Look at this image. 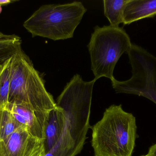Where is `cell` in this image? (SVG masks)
Returning <instances> with one entry per match:
<instances>
[{
  "label": "cell",
  "mask_w": 156,
  "mask_h": 156,
  "mask_svg": "<svg viewBox=\"0 0 156 156\" xmlns=\"http://www.w3.org/2000/svg\"><path fill=\"white\" fill-rule=\"evenodd\" d=\"M96 81H84L76 74L66 85L56 102L66 115L65 129L55 146L44 156H76L80 153L90 127L93 89Z\"/></svg>",
  "instance_id": "1"
},
{
  "label": "cell",
  "mask_w": 156,
  "mask_h": 156,
  "mask_svg": "<svg viewBox=\"0 0 156 156\" xmlns=\"http://www.w3.org/2000/svg\"><path fill=\"white\" fill-rule=\"evenodd\" d=\"M92 130L94 156H132L135 146L136 121L122 105L114 104L107 108Z\"/></svg>",
  "instance_id": "2"
},
{
  "label": "cell",
  "mask_w": 156,
  "mask_h": 156,
  "mask_svg": "<svg viewBox=\"0 0 156 156\" xmlns=\"http://www.w3.org/2000/svg\"><path fill=\"white\" fill-rule=\"evenodd\" d=\"M45 82L42 74L34 68L21 48L12 57L8 103L37 113H49L57 105Z\"/></svg>",
  "instance_id": "3"
},
{
  "label": "cell",
  "mask_w": 156,
  "mask_h": 156,
  "mask_svg": "<svg viewBox=\"0 0 156 156\" xmlns=\"http://www.w3.org/2000/svg\"><path fill=\"white\" fill-rule=\"evenodd\" d=\"M86 9L81 2L45 5L23 24L33 37L47 38L54 41L72 38Z\"/></svg>",
  "instance_id": "4"
},
{
  "label": "cell",
  "mask_w": 156,
  "mask_h": 156,
  "mask_svg": "<svg viewBox=\"0 0 156 156\" xmlns=\"http://www.w3.org/2000/svg\"><path fill=\"white\" fill-rule=\"evenodd\" d=\"M130 37L122 27L97 26L88 45L94 79H114L113 71L121 56L132 46Z\"/></svg>",
  "instance_id": "5"
},
{
  "label": "cell",
  "mask_w": 156,
  "mask_h": 156,
  "mask_svg": "<svg viewBox=\"0 0 156 156\" xmlns=\"http://www.w3.org/2000/svg\"><path fill=\"white\" fill-rule=\"evenodd\" d=\"M44 141L34 137L27 127L0 140V156H44Z\"/></svg>",
  "instance_id": "6"
},
{
  "label": "cell",
  "mask_w": 156,
  "mask_h": 156,
  "mask_svg": "<svg viewBox=\"0 0 156 156\" xmlns=\"http://www.w3.org/2000/svg\"><path fill=\"white\" fill-rule=\"evenodd\" d=\"M8 110L19 122L26 126L28 132L34 137L44 141L46 127L49 113H41L16 104L8 103Z\"/></svg>",
  "instance_id": "7"
},
{
  "label": "cell",
  "mask_w": 156,
  "mask_h": 156,
  "mask_svg": "<svg viewBox=\"0 0 156 156\" xmlns=\"http://www.w3.org/2000/svg\"><path fill=\"white\" fill-rule=\"evenodd\" d=\"M66 122V115L61 107L57 106V108L49 113L44 140L46 154L51 151L59 141L65 129Z\"/></svg>",
  "instance_id": "8"
},
{
  "label": "cell",
  "mask_w": 156,
  "mask_h": 156,
  "mask_svg": "<svg viewBox=\"0 0 156 156\" xmlns=\"http://www.w3.org/2000/svg\"><path fill=\"white\" fill-rule=\"evenodd\" d=\"M156 16V0H129L123 13V24L134 22Z\"/></svg>",
  "instance_id": "9"
},
{
  "label": "cell",
  "mask_w": 156,
  "mask_h": 156,
  "mask_svg": "<svg viewBox=\"0 0 156 156\" xmlns=\"http://www.w3.org/2000/svg\"><path fill=\"white\" fill-rule=\"evenodd\" d=\"M22 48V39L15 34L0 32V67Z\"/></svg>",
  "instance_id": "10"
},
{
  "label": "cell",
  "mask_w": 156,
  "mask_h": 156,
  "mask_svg": "<svg viewBox=\"0 0 156 156\" xmlns=\"http://www.w3.org/2000/svg\"><path fill=\"white\" fill-rule=\"evenodd\" d=\"M129 0H104V14L110 22V25L118 27L123 23V13Z\"/></svg>",
  "instance_id": "11"
},
{
  "label": "cell",
  "mask_w": 156,
  "mask_h": 156,
  "mask_svg": "<svg viewBox=\"0 0 156 156\" xmlns=\"http://www.w3.org/2000/svg\"><path fill=\"white\" fill-rule=\"evenodd\" d=\"M12 57L0 67V110L5 109L8 103Z\"/></svg>",
  "instance_id": "12"
},
{
  "label": "cell",
  "mask_w": 156,
  "mask_h": 156,
  "mask_svg": "<svg viewBox=\"0 0 156 156\" xmlns=\"http://www.w3.org/2000/svg\"><path fill=\"white\" fill-rule=\"evenodd\" d=\"M23 127H27L17 121L8 110H0V140Z\"/></svg>",
  "instance_id": "13"
},
{
  "label": "cell",
  "mask_w": 156,
  "mask_h": 156,
  "mask_svg": "<svg viewBox=\"0 0 156 156\" xmlns=\"http://www.w3.org/2000/svg\"><path fill=\"white\" fill-rule=\"evenodd\" d=\"M147 154L149 156H156V143L150 147Z\"/></svg>",
  "instance_id": "14"
},
{
  "label": "cell",
  "mask_w": 156,
  "mask_h": 156,
  "mask_svg": "<svg viewBox=\"0 0 156 156\" xmlns=\"http://www.w3.org/2000/svg\"><path fill=\"white\" fill-rule=\"evenodd\" d=\"M17 1H12V0H0V5H6L10 4L12 3L15 2Z\"/></svg>",
  "instance_id": "15"
},
{
  "label": "cell",
  "mask_w": 156,
  "mask_h": 156,
  "mask_svg": "<svg viewBox=\"0 0 156 156\" xmlns=\"http://www.w3.org/2000/svg\"><path fill=\"white\" fill-rule=\"evenodd\" d=\"M2 6L0 5V14L2 13Z\"/></svg>",
  "instance_id": "16"
},
{
  "label": "cell",
  "mask_w": 156,
  "mask_h": 156,
  "mask_svg": "<svg viewBox=\"0 0 156 156\" xmlns=\"http://www.w3.org/2000/svg\"><path fill=\"white\" fill-rule=\"evenodd\" d=\"M149 156V155H148L147 154V155H144V156Z\"/></svg>",
  "instance_id": "17"
}]
</instances>
